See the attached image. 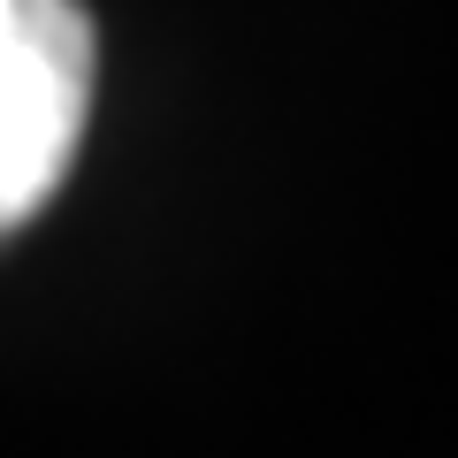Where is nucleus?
<instances>
[{
    "label": "nucleus",
    "instance_id": "obj_1",
    "mask_svg": "<svg viewBox=\"0 0 458 458\" xmlns=\"http://www.w3.org/2000/svg\"><path fill=\"white\" fill-rule=\"evenodd\" d=\"M99 84L84 0H0V229L47 207Z\"/></svg>",
    "mask_w": 458,
    "mask_h": 458
}]
</instances>
